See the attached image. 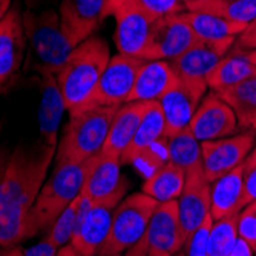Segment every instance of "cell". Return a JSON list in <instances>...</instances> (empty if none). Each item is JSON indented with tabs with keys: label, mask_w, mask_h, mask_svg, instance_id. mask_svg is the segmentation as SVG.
Segmentation results:
<instances>
[{
	"label": "cell",
	"mask_w": 256,
	"mask_h": 256,
	"mask_svg": "<svg viewBox=\"0 0 256 256\" xmlns=\"http://www.w3.org/2000/svg\"><path fill=\"white\" fill-rule=\"evenodd\" d=\"M109 62V46L97 36L89 37L72 50L56 76L68 112H74L89 102Z\"/></svg>",
	"instance_id": "3957f363"
},
{
	"label": "cell",
	"mask_w": 256,
	"mask_h": 256,
	"mask_svg": "<svg viewBox=\"0 0 256 256\" xmlns=\"http://www.w3.org/2000/svg\"><path fill=\"white\" fill-rule=\"evenodd\" d=\"M256 144L253 130L201 143V160L207 180L214 182L240 168Z\"/></svg>",
	"instance_id": "30bf717a"
},
{
	"label": "cell",
	"mask_w": 256,
	"mask_h": 256,
	"mask_svg": "<svg viewBox=\"0 0 256 256\" xmlns=\"http://www.w3.org/2000/svg\"><path fill=\"white\" fill-rule=\"evenodd\" d=\"M8 154L5 152V149L0 146V186H2V181H4V176H5V170H6V166H8Z\"/></svg>",
	"instance_id": "b9f144b4"
},
{
	"label": "cell",
	"mask_w": 256,
	"mask_h": 256,
	"mask_svg": "<svg viewBox=\"0 0 256 256\" xmlns=\"http://www.w3.org/2000/svg\"><path fill=\"white\" fill-rule=\"evenodd\" d=\"M56 150L38 142L18 144L10 155L0 186V247L25 241V220L44 184Z\"/></svg>",
	"instance_id": "6da1fadb"
},
{
	"label": "cell",
	"mask_w": 256,
	"mask_h": 256,
	"mask_svg": "<svg viewBox=\"0 0 256 256\" xmlns=\"http://www.w3.org/2000/svg\"><path fill=\"white\" fill-rule=\"evenodd\" d=\"M186 172L170 161L162 162L143 182L142 192L158 202L178 200L186 182Z\"/></svg>",
	"instance_id": "484cf974"
},
{
	"label": "cell",
	"mask_w": 256,
	"mask_h": 256,
	"mask_svg": "<svg viewBox=\"0 0 256 256\" xmlns=\"http://www.w3.org/2000/svg\"><path fill=\"white\" fill-rule=\"evenodd\" d=\"M212 224V215H208L204 222L189 236V240L186 241V256H207V238L210 234Z\"/></svg>",
	"instance_id": "836d02e7"
},
{
	"label": "cell",
	"mask_w": 256,
	"mask_h": 256,
	"mask_svg": "<svg viewBox=\"0 0 256 256\" xmlns=\"http://www.w3.org/2000/svg\"><path fill=\"white\" fill-rule=\"evenodd\" d=\"M246 56H247V58L256 66V50H250V51H246Z\"/></svg>",
	"instance_id": "7dc6e473"
},
{
	"label": "cell",
	"mask_w": 256,
	"mask_h": 256,
	"mask_svg": "<svg viewBox=\"0 0 256 256\" xmlns=\"http://www.w3.org/2000/svg\"><path fill=\"white\" fill-rule=\"evenodd\" d=\"M108 256H123V253H118V254H108Z\"/></svg>",
	"instance_id": "f907efd6"
},
{
	"label": "cell",
	"mask_w": 256,
	"mask_h": 256,
	"mask_svg": "<svg viewBox=\"0 0 256 256\" xmlns=\"http://www.w3.org/2000/svg\"><path fill=\"white\" fill-rule=\"evenodd\" d=\"M238 216L214 221L207 238V256H228L238 240Z\"/></svg>",
	"instance_id": "1f68e13d"
},
{
	"label": "cell",
	"mask_w": 256,
	"mask_h": 256,
	"mask_svg": "<svg viewBox=\"0 0 256 256\" xmlns=\"http://www.w3.org/2000/svg\"><path fill=\"white\" fill-rule=\"evenodd\" d=\"M186 11L206 12L250 25L256 20V0H190Z\"/></svg>",
	"instance_id": "f1b7e54d"
},
{
	"label": "cell",
	"mask_w": 256,
	"mask_h": 256,
	"mask_svg": "<svg viewBox=\"0 0 256 256\" xmlns=\"http://www.w3.org/2000/svg\"><path fill=\"white\" fill-rule=\"evenodd\" d=\"M0 256H23L22 247H18V246L4 247V248H0Z\"/></svg>",
	"instance_id": "7bdbcfd3"
},
{
	"label": "cell",
	"mask_w": 256,
	"mask_h": 256,
	"mask_svg": "<svg viewBox=\"0 0 256 256\" xmlns=\"http://www.w3.org/2000/svg\"><path fill=\"white\" fill-rule=\"evenodd\" d=\"M244 200L246 206L256 201V144L242 162Z\"/></svg>",
	"instance_id": "e575fe53"
},
{
	"label": "cell",
	"mask_w": 256,
	"mask_h": 256,
	"mask_svg": "<svg viewBox=\"0 0 256 256\" xmlns=\"http://www.w3.org/2000/svg\"><path fill=\"white\" fill-rule=\"evenodd\" d=\"M161 138H164V115H162L160 102H152L130 144L122 156V164H130V162L144 160Z\"/></svg>",
	"instance_id": "cb8c5ba5"
},
{
	"label": "cell",
	"mask_w": 256,
	"mask_h": 256,
	"mask_svg": "<svg viewBox=\"0 0 256 256\" xmlns=\"http://www.w3.org/2000/svg\"><path fill=\"white\" fill-rule=\"evenodd\" d=\"M238 128L235 112L214 90L201 100L189 124L190 132L200 143L232 136Z\"/></svg>",
	"instance_id": "9a60e30c"
},
{
	"label": "cell",
	"mask_w": 256,
	"mask_h": 256,
	"mask_svg": "<svg viewBox=\"0 0 256 256\" xmlns=\"http://www.w3.org/2000/svg\"><path fill=\"white\" fill-rule=\"evenodd\" d=\"M207 88V82L180 78L178 84L160 100L164 115V138L189 129Z\"/></svg>",
	"instance_id": "7c38bea8"
},
{
	"label": "cell",
	"mask_w": 256,
	"mask_h": 256,
	"mask_svg": "<svg viewBox=\"0 0 256 256\" xmlns=\"http://www.w3.org/2000/svg\"><path fill=\"white\" fill-rule=\"evenodd\" d=\"M234 48L241 50V51L256 50V20H253L247 26V30L241 36H238V38L235 40Z\"/></svg>",
	"instance_id": "74e56055"
},
{
	"label": "cell",
	"mask_w": 256,
	"mask_h": 256,
	"mask_svg": "<svg viewBox=\"0 0 256 256\" xmlns=\"http://www.w3.org/2000/svg\"><path fill=\"white\" fill-rule=\"evenodd\" d=\"M160 202L143 192L132 194L114 208L109 235L97 256L118 254L144 238L149 221Z\"/></svg>",
	"instance_id": "8992f818"
},
{
	"label": "cell",
	"mask_w": 256,
	"mask_h": 256,
	"mask_svg": "<svg viewBox=\"0 0 256 256\" xmlns=\"http://www.w3.org/2000/svg\"><path fill=\"white\" fill-rule=\"evenodd\" d=\"M246 207L242 164L212 182L210 215L214 221L240 215Z\"/></svg>",
	"instance_id": "603a6c76"
},
{
	"label": "cell",
	"mask_w": 256,
	"mask_h": 256,
	"mask_svg": "<svg viewBox=\"0 0 256 256\" xmlns=\"http://www.w3.org/2000/svg\"><path fill=\"white\" fill-rule=\"evenodd\" d=\"M26 10H44L51 8L57 0H23Z\"/></svg>",
	"instance_id": "60d3db41"
},
{
	"label": "cell",
	"mask_w": 256,
	"mask_h": 256,
	"mask_svg": "<svg viewBox=\"0 0 256 256\" xmlns=\"http://www.w3.org/2000/svg\"><path fill=\"white\" fill-rule=\"evenodd\" d=\"M175 256H186V254H184V252H180V253H176Z\"/></svg>",
	"instance_id": "681fc988"
},
{
	"label": "cell",
	"mask_w": 256,
	"mask_h": 256,
	"mask_svg": "<svg viewBox=\"0 0 256 256\" xmlns=\"http://www.w3.org/2000/svg\"><path fill=\"white\" fill-rule=\"evenodd\" d=\"M252 77H256V66L247 58L246 51L232 48L228 54L222 57L212 69L206 82L207 86L218 94V92L236 86Z\"/></svg>",
	"instance_id": "d4e9b609"
},
{
	"label": "cell",
	"mask_w": 256,
	"mask_h": 256,
	"mask_svg": "<svg viewBox=\"0 0 256 256\" xmlns=\"http://www.w3.org/2000/svg\"><path fill=\"white\" fill-rule=\"evenodd\" d=\"M96 160L97 155L82 164L56 166L51 178L42 186L25 220V240L51 230L58 216L82 194Z\"/></svg>",
	"instance_id": "7a4b0ae2"
},
{
	"label": "cell",
	"mask_w": 256,
	"mask_h": 256,
	"mask_svg": "<svg viewBox=\"0 0 256 256\" xmlns=\"http://www.w3.org/2000/svg\"><path fill=\"white\" fill-rule=\"evenodd\" d=\"M122 158L98 154L96 164L92 168L83 189L84 195L92 206L117 207L129 188L128 180L122 175Z\"/></svg>",
	"instance_id": "8fae6325"
},
{
	"label": "cell",
	"mask_w": 256,
	"mask_h": 256,
	"mask_svg": "<svg viewBox=\"0 0 256 256\" xmlns=\"http://www.w3.org/2000/svg\"><path fill=\"white\" fill-rule=\"evenodd\" d=\"M181 2H182V4H188V2H190V0H181Z\"/></svg>",
	"instance_id": "816d5d0a"
},
{
	"label": "cell",
	"mask_w": 256,
	"mask_h": 256,
	"mask_svg": "<svg viewBox=\"0 0 256 256\" xmlns=\"http://www.w3.org/2000/svg\"><path fill=\"white\" fill-rule=\"evenodd\" d=\"M114 17V40L118 54L142 58L156 17L140 4V0H124L115 11Z\"/></svg>",
	"instance_id": "52a82bcc"
},
{
	"label": "cell",
	"mask_w": 256,
	"mask_h": 256,
	"mask_svg": "<svg viewBox=\"0 0 256 256\" xmlns=\"http://www.w3.org/2000/svg\"><path fill=\"white\" fill-rule=\"evenodd\" d=\"M58 250L60 248H57L48 238H44L28 248H22V253L23 256H57Z\"/></svg>",
	"instance_id": "8d00e7d4"
},
{
	"label": "cell",
	"mask_w": 256,
	"mask_h": 256,
	"mask_svg": "<svg viewBox=\"0 0 256 256\" xmlns=\"http://www.w3.org/2000/svg\"><path fill=\"white\" fill-rule=\"evenodd\" d=\"M60 26L72 48L92 37L108 17L106 0H60Z\"/></svg>",
	"instance_id": "5bb4252c"
},
{
	"label": "cell",
	"mask_w": 256,
	"mask_h": 256,
	"mask_svg": "<svg viewBox=\"0 0 256 256\" xmlns=\"http://www.w3.org/2000/svg\"><path fill=\"white\" fill-rule=\"evenodd\" d=\"M235 40L236 38H228L222 42L200 40L182 56L169 62L180 78L206 82L207 76L212 72V69L220 63V60L226 57L228 51L234 48Z\"/></svg>",
	"instance_id": "e0dca14e"
},
{
	"label": "cell",
	"mask_w": 256,
	"mask_h": 256,
	"mask_svg": "<svg viewBox=\"0 0 256 256\" xmlns=\"http://www.w3.org/2000/svg\"><path fill=\"white\" fill-rule=\"evenodd\" d=\"M152 102H130L118 108L110 123L102 154L122 158Z\"/></svg>",
	"instance_id": "ffe728a7"
},
{
	"label": "cell",
	"mask_w": 256,
	"mask_h": 256,
	"mask_svg": "<svg viewBox=\"0 0 256 256\" xmlns=\"http://www.w3.org/2000/svg\"><path fill=\"white\" fill-rule=\"evenodd\" d=\"M11 2L12 0H0V22L5 18V16L11 10Z\"/></svg>",
	"instance_id": "bcb514c9"
},
{
	"label": "cell",
	"mask_w": 256,
	"mask_h": 256,
	"mask_svg": "<svg viewBox=\"0 0 256 256\" xmlns=\"http://www.w3.org/2000/svg\"><path fill=\"white\" fill-rule=\"evenodd\" d=\"M228 256H253V250L244 240H241L238 236V240H236V242H235V246H234V248H232Z\"/></svg>",
	"instance_id": "ab89813d"
},
{
	"label": "cell",
	"mask_w": 256,
	"mask_h": 256,
	"mask_svg": "<svg viewBox=\"0 0 256 256\" xmlns=\"http://www.w3.org/2000/svg\"><path fill=\"white\" fill-rule=\"evenodd\" d=\"M140 4L156 18L186 11V6L181 0H140Z\"/></svg>",
	"instance_id": "d590c367"
},
{
	"label": "cell",
	"mask_w": 256,
	"mask_h": 256,
	"mask_svg": "<svg viewBox=\"0 0 256 256\" xmlns=\"http://www.w3.org/2000/svg\"><path fill=\"white\" fill-rule=\"evenodd\" d=\"M182 16L186 22L190 25L192 31L196 34V37L200 40H207V42H222L228 38H238V36H241L248 26L246 23L234 22L206 12L184 11Z\"/></svg>",
	"instance_id": "4316f807"
},
{
	"label": "cell",
	"mask_w": 256,
	"mask_h": 256,
	"mask_svg": "<svg viewBox=\"0 0 256 256\" xmlns=\"http://www.w3.org/2000/svg\"><path fill=\"white\" fill-rule=\"evenodd\" d=\"M218 97L235 112L240 128L256 132V77L218 92Z\"/></svg>",
	"instance_id": "83f0119b"
},
{
	"label": "cell",
	"mask_w": 256,
	"mask_h": 256,
	"mask_svg": "<svg viewBox=\"0 0 256 256\" xmlns=\"http://www.w3.org/2000/svg\"><path fill=\"white\" fill-rule=\"evenodd\" d=\"M144 60L128 57L123 54L110 57L109 64L90 96L89 102L83 106H103V108H120L128 103L132 92L136 74L143 66ZM82 109V108H80Z\"/></svg>",
	"instance_id": "ba28073f"
},
{
	"label": "cell",
	"mask_w": 256,
	"mask_h": 256,
	"mask_svg": "<svg viewBox=\"0 0 256 256\" xmlns=\"http://www.w3.org/2000/svg\"><path fill=\"white\" fill-rule=\"evenodd\" d=\"M200 38L186 22L182 12L155 20L142 60H174L190 50Z\"/></svg>",
	"instance_id": "9c48e42d"
},
{
	"label": "cell",
	"mask_w": 256,
	"mask_h": 256,
	"mask_svg": "<svg viewBox=\"0 0 256 256\" xmlns=\"http://www.w3.org/2000/svg\"><path fill=\"white\" fill-rule=\"evenodd\" d=\"M118 108L86 106L69 112V122L56 150V166L82 164L98 155Z\"/></svg>",
	"instance_id": "5b68a950"
},
{
	"label": "cell",
	"mask_w": 256,
	"mask_h": 256,
	"mask_svg": "<svg viewBox=\"0 0 256 256\" xmlns=\"http://www.w3.org/2000/svg\"><path fill=\"white\" fill-rule=\"evenodd\" d=\"M123 256H149V242L144 235V238L140 240L135 246L128 248Z\"/></svg>",
	"instance_id": "f35d334b"
},
{
	"label": "cell",
	"mask_w": 256,
	"mask_h": 256,
	"mask_svg": "<svg viewBox=\"0 0 256 256\" xmlns=\"http://www.w3.org/2000/svg\"><path fill=\"white\" fill-rule=\"evenodd\" d=\"M254 254H256V253H254Z\"/></svg>",
	"instance_id": "f5cc1de1"
},
{
	"label": "cell",
	"mask_w": 256,
	"mask_h": 256,
	"mask_svg": "<svg viewBox=\"0 0 256 256\" xmlns=\"http://www.w3.org/2000/svg\"><path fill=\"white\" fill-rule=\"evenodd\" d=\"M238 236L256 253V201L247 204L238 216Z\"/></svg>",
	"instance_id": "d6a6232c"
},
{
	"label": "cell",
	"mask_w": 256,
	"mask_h": 256,
	"mask_svg": "<svg viewBox=\"0 0 256 256\" xmlns=\"http://www.w3.org/2000/svg\"><path fill=\"white\" fill-rule=\"evenodd\" d=\"M57 256H82V254L74 248V246H72L71 242H69V244L63 246V247L58 250Z\"/></svg>",
	"instance_id": "ee69618b"
},
{
	"label": "cell",
	"mask_w": 256,
	"mask_h": 256,
	"mask_svg": "<svg viewBox=\"0 0 256 256\" xmlns=\"http://www.w3.org/2000/svg\"><path fill=\"white\" fill-rule=\"evenodd\" d=\"M180 82L178 74L169 60L144 62L136 74L132 92L128 98L130 102H160Z\"/></svg>",
	"instance_id": "d6986e66"
},
{
	"label": "cell",
	"mask_w": 256,
	"mask_h": 256,
	"mask_svg": "<svg viewBox=\"0 0 256 256\" xmlns=\"http://www.w3.org/2000/svg\"><path fill=\"white\" fill-rule=\"evenodd\" d=\"M168 140V161L180 166L188 172L190 168L198 164L201 160V143L190 132V129H186Z\"/></svg>",
	"instance_id": "4dcf8cb0"
},
{
	"label": "cell",
	"mask_w": 256,
	"mask_h": 256,
	"mask_svg": "<svg viewBox=\"0 0 256 256\" xmlns=\"http://www.w3.org/2000/svg\"><path fill=\"white\" fill-rule=\"evenodd\" d=\"M64 110L66 104L56 76H43L42 98L38 106V129L42 135V142L56 149L58 144V126L62 123Z\"/></svg>",
	"instance_id": "7402d4cb"
},
{
	"label": "cell",
	"mask_w": 256,
	"mask_h": 256,
	"mask_svg": "<svg viewBox=\"0 0 256 256\" xmlns=\"http://www.w3.org/2000/svg\"><path fill=\"white\" fill-rule=\"evenodd\" d=\"M149 252L169 253L175 256L186 246V236L181 226L178 200L160 202L149 221L146 232Z\"/></svg>",
	"instance_id": "2e32d148"
},
{
	"label": "cell",
	"mask_w": 256,
	"mask_h": 256,
	"mask_svg": "<svg viewBox=\"0 0 256 256\" xmlns=\"http://www.w3.org/2000/svg\"><path fill=\"white\" fill-rule=\"evenodd\" d=\"M22 17L28 44L25 68L40 77L57 76L74 50L62 31L58 12L54 8L25 10Z\"/></svg>",
	"instance_id": "277c9868"
},
{
	"label": "cell",
	"mask_w": 256,
	"mask_h": 256,
	"mask_svg": "<svg viewBox=\"0 0 256 256\" xmlns=\"http://www.w3.org/2000/svg\"><path fill=\"white\" fill-rule=\"evenodd\" d=\"M114 208L110 206H92L84 215L71 240V244L82 256L98 254L109 235Z\"/></svg>",
	"instance_id": "44dd1931"
},
{
	"label": "cell",
	"mask_w": 256,
	"mask_h": 256,
	"mask_svg": "<svg viewBox=\"0 0 256 256\" xmlns=\"http://www.w3.org/2000/svg\"><path fill=\"white\" fill-rule=\"evenodd\" d=\"M26 46L22 12L17 8H11L0 22V86L20 69L26 57Z\"/></svg>",
	"instance_id": "ac0fdd59"
},
{
	"label": "cell",
	"mask_w": 256,
	"mask_h": 256,
	"mask_svg": "<svg viewBox=\"0 0 256 256\" xmlns=\"http://www.w3.org/2000/svg\"><path fill=\"white\" fill-rule=\"evenodd\" d=\"M90 207H92V202L84 195L80 194L71 204H69L66 210L58 216V220L54 222V226L48 232V236L46 238H48L57 248H62L63 246L69 244L74 234L77 232L82 220L89 212Z\"/></svg>",
	"instance_id": "f546056e"
},
{
	"label": "cell",
	"mask_w": 256,
	"mask_h": 256,
	"mask_svg": "<svg viewBox=\"0 0 256 256\" xmlns=\"http://www.w3.org/2000/svg\"><path fill=\"white\" fill-rule=\"evenodd\" d=\"M212 182L207 180L202 161L190 168L186 174L184 189L178 198L180 218L186 240L210 215V189Z\"/></svg>",
	"instance_id": "4fadbf2b"
},
{
	"label": "cell",
	"mask_w": 256,
	"mask_h": 256,
	"mask_svg": "<svg viewBox=\"0 0 256 256\" xmlns=\"http://www.w3.org/2000/svg\"><path fill=\"white\" fill-rule=\"evenodd\" d=\"M149 256H172L169 253H155V252H149Z\"/></svg>",
	"instance_id": "c3c4849f"
},
{
	"label": "cell",
	"mask_w": 256,
	"mask_h": 256,
	"mask_svg": "<svg viewBox=\"0 0 256 256\" xmlns=\"http://www.w3.org/2000/svg\"><path fill=\"white\" fill-rule=\"evenodd\" d=\"M124 2V0H106V12H108V17L109 16H114L115 11L118 10V6Z\"/></svg>",
	"instance_id": "f6af8a7d"
}]
</instances>
